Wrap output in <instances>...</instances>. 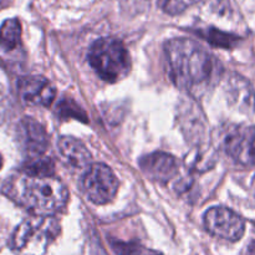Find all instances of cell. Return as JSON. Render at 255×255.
<instances>
[{"mask_svg": "<svg viewBox=\"0 0 255 255\" xmlns=\"http://www.w3.org/2000/svg\"><path fill=\"white\" fill-rule=\"evenodd\" d=\"M9 198L34 216H50L66 207L69 191L55 177H36L21 173L10 177L2 187Z\"/></svg>", "mask_w": 255, "mask_h": 255, "instance_id": "1", "label": "cell"}, {"mask_svg": "<svg viewBox=\"0 0 255 255\" xmlns=\"http://www.w3.org/2000/svg\"><path fill=\"white\" fill-rule=\"evenodd\" d=\"M169 76L179 89L201 87L213 74V57L197 41L187 37L171 39L164 45Z\"/></svg>", "mask_w": 255, "mask_h": 255, "instance_id": "2", "label": "cell"}, {"mask_svg": "<svg viewBox=\"0 0 255 255\" xmlns=\"http://www.w3.org/2000/svg\"><path fill=\"white\" fill-rule=\"evenodd\" d=\"M60 232L61 227L55 217L32 216L17 226L10 247L17 255H45Z\"/></svg>", "mask_w": 255, "mask_h": 255, "instance_id": "3", "label": "cell"}, {"mask_svg": "<svg viewBox=\"0 0 255 255\" xmlns=\"http://www.w3.org/2000/svg\"><path fill=\"white\" fill-rule=\"evenodd\" d=\"M89 62L100 79L115 84L131 70V57L124 42L115 37H102L91 45Z\"/></svg>", "mask_w": 255, "mask_h": 255, "instance_id": "4", "label": "cell"}, {"mask_svg": "<svg viewBox=\"0 0 255 255\" xmlns=\"http://www.w3.org/2000/svg\"><path fill=\"white\" fill-rule=\"evenodd\" d=\"M119 179L115 172L104 163H92L82 177V191L95 204H107L119 192Z\"/></svg>", "mask_w": 255, "mask_h": 255, "instance_id": "5", "label": "cell"}, {"mask_svg": "<svg viewBox=\"0 0 255 255\" xmlns=\"http://www.w3.org/2000/svg\"><path fill=\"white\" fill-rule=\"evenodd\" d=\"M204 226L212 236L228 242L239 241L246 232L244 219L226 207H213L207 211Z\"/></svg>", "mask_w": 255, "mask_h": 255, "instance_id": "6", "label": "cell"}, {"mask_svg": "<svg viewBox=\"0 0 255 255\" xmlns=\"http://www.w3.org/2000/svg\"><path fill=\"white\" fill-rule=\"evenodd\" d=\"M223 147L234 162L244 167H255V125L228 129Z\"/></svg>", "mask_w": 255, "mask_h": 255, "instance_id": "7", "label": "cell"}, {"mask_svg": "<svg viewBox=\"0 0 255 255\" xmlns=\"http://www.w3.org/2000/svg\"><path fill=\"white\" fill-rule=\"evenodd\" d=\"M17 139L24 153L30 159L41 157L49 147V134L46 129L31 117H24L19 122Z\"/></svg>", "mask_w": 255, "mask_h": 255, "instance_id": "8", "label": "cell"}, {"mask_svg": "<svg viewBox=\"0 0 255 255\" xmlns=\"http://www.w3.org/2000/svg\"><path fill=\"white\" fill-rule=\"evenodd\" d=\"M19 95L27 106L49 107L56 97L54 85L42 76L24 77L19 81Z\"/></svg>", "mask_w": 255, "mask_h": 255, "instance_id": "9", "label": "cell"}, {"mask_svg": "<svg viewBox=\"0 0 255 255\" xmlns=\"http://www.w3.org/2000/svg\"><path fill=\"white\" fill-rule=\"evenodd\" d=\"M139 167L146 176L158 182H168L178 174V161L166 152H153L139 161Z\"/></svg>", "mask_w": 255, "mask_h": 255, "instance_id": "10", "label": "cell"}, {"mask_svg": "<svg viewBox=\"0 0 255 255\" xmlns=\"http://www.w3.org/2000/svg\"><path fill=\"white\" fill-rule=\"evenodd\" d=\"M57 152L61 161L69 168L81 171L87 169L91 162V153L80 139L71 136H64L57 142Z\"/></svg>", "mask_w": 255, "mask_h": 255, "instance_id": "11", "label": "cell"}, {"mask_svg": "<svg viewBox=\"0 0 255 255\" xmlns=\"http://www.w3.org/2000/svg\"><path fill=\"white\" fill-rule=\"evenodd\" d=\"M229 99L232 104L244 114H253L255 111V91L252 85L244 77L233 75L227 84Z\"/></svg>", "mask_w": 255, "mask_h": 255, "instance_id": "12", "label": "cell"}, {"mask_svg": "<svg viewBox=\"0 0 255 255\" xmlns=\"http://www.w3.org/2000/svg\"><path fill=\"white\" fill-rule=\"evenodd\" d=\"M21 42V24L19 19H6L0 26V49L5 52L12 51Z\"/></svg>", "mask_w": 255, "mask_h": 255, "instance_id": "13", "label": "cell"}, {"mask_svg": "<svg viewBox=\"0 0 255 255\" xmlns=\"http://www.w3.org/2000/svg\"><path fill=\"white\" fill-rule=\"evenodd\" d=\"M54 162L46 157H36L31 158L27 163H25L22 172L30 176L36 177H52L55 171Z\"/></svg>", "mask_w": 255, "mask_h": 255, "instance_id": "14", "label": "cell"}, {"mask_svg": "<svg viewBox=\"0 0 255 255\" xmlns=\"http://www.w3.org/2000/svg\"><path fill=\"white\" fill-rule=\"evenodd\" d=\"M186 164L193 171H206L214 164V158L209 149L196 148L186 157Z\"/></svg>", "mask_w": 255, "mask_h": 255, "instance_id": "15", "label": "cell"}, {"mask_svg": "<svg viewBox=\"0 0 255 255\" xmlns=\"http://www.w3.org/2000/svg\"><path fill=\"white\" fill-rule=\"evenodd\" d=\"M202 36L206 37V40H208L212 45L219 47H224V49H229V47L236 46L237 42L239 41V37L236 36L233 34H228V32L219 31V30L213 29H207L206 31L202 32Z\"/></svg>", "mask_w": 255, "mask_h": 255, "instance_id": "16", "label": "cell"}, {"mask_svg": "<svg viewBox=\"0 0 255 255\" xmlns=\"http://www.w3.org/2000/svg\"><path fill=\"white\" fill-rule=\"evenodd\" d=\"M201 1L202 0H158V6L166 14L178 15Z\"/></svg>", "mask_w": 255, "mask_h": 255, "instance_id": "17", "label": "cell"}, {"mask_svg": "<svg viewBox=\"0 0 255 255\" xmlns=\"http://www.w3.org/2000/svg\"><path fill=\"white\" fill-rule=\"evenodd\" d=\"M117 255H162L159 252L142 247L136 243H117L114 246Z\"/></svg>", "mask_w": 255, "mask_h": 255, "instance_id": "18", "label": "cell"}, {"mask_svg": "<svg viewBox=\"0 0 255 255\" xmlns=\"http://www.w3.org/2000/svg\"><path fill=\"white\" fill-rule=\"evenodd\" d=\"M243 255H255V241L251 242V243L247 246V248L244 249Z\"/></svg>", "mask_w": 255, "mask_h": 255, "instance_id": "19", "label": "cell"}, {"mask_svg": "<svg viewBox=\"0 0 255 255\" xmlns=\"http://www.w3.org/2000/svg\"><path fill=\"white\" fill-rule=\"evenodd\" d=\"M10 0H0V9H2V7H5L6 5H9Z\"/></svg>", "mask_w": 255, "mask_h": 255, "instance_id": "20", "label": "cell"}, {"mask_svg": "<svg viewBox=\"0 0 255 255\" xmlns=\"http://www.w3.org/2000/svg\"><path fill=\"white\" fill-rule=\"evenodd\" d=\"M69 107V106H67ZM77 109H80V107H77V106H75V107H70V111H72V110H77ZM61 111H64V112H69V110L67 109H62L61 107Z\"/></svg>", "mask_w": 255, "mask_h": 255, "instance_id": "21", "label": "cell"}, {"mask_svg": "<svg viewBox=\"0 0 255 255\" xmlns=\"http://www.w3.org/2000/svg\"><path fill=\"white\" fill-rule=\"evenodd\" d=\"M1 167H2V158L1 156H0V169H1Z\"/></svg>", "mask_w": 255, "mask_h": 255, "instance_id": "22", "label": "cell"}, {"mask_svg": "<svg viewBox=\"0 0 255 255\" xmlns=\"http://www.w3.org/2000/svg\"><path fill=\"white\" fill-rule=\"evenodd\" d=\"M253 189H254V194H255V178H254V182H253Z\"/></svg>", "mask_w": 255, "mask_h": 255, "instance_id": "23", "label": "cell"}]
</instances>
